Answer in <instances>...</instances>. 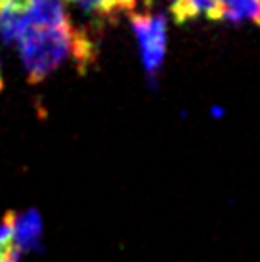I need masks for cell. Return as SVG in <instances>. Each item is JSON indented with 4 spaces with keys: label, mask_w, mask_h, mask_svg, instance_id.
I'll use <instances>...</instances> for the list:
<instances>
[{
    "label": "cell",
    "mask_w": 260,
    "mask_h": 262,
    "mask_svg": "<svg viewBox=\"0 0 260 262\" xmlns=\"http://www.w3.org/2000/svg\"><path fill=\"white\" fill-rule=\"evenodd\" d=\"M0 258H2V255H0Z\"/></svg>",
    "instance_id": "obj_14"
},
{
    "label": "cell",
    "mask_w": 260,
    "mask_h": 262,
    "mask_svg": "<svg viewBox=\"0 0 260 262\" xmlns=\"http://www.w3.org/2000/svg\"><path fill=\"white\" fill-rule=\"evenodd\" d=\"M132 33L136 38L140 61L145 75L155 79L161 73L166 59L168 33L165 14H132Z\"/></svg>",
    "instance_id": "obj_2"
},
{
    "label": "cell",
    "mask_w": 260,
    "mask_h": 262,
    "mask_svg": "<svg viewBox=\"0 0 260 262\" xmlns=\"http://www.w3.org/2000/svg\"><path fill=\"white\" fill-rule=\"evenodd\" d=\"M14 224H15V212L8 211L2 224H0V255L4 256L6 251L12 247L14 241Z\"/></svg>",
    "instance_id": "obj_9"
},
{
    "label": "cell",
    "mask_w": 260,
    "mask_h": 262,
    "mask_svg": "<svg viewBox=\"0 0 260 262\" xmlns=\"http://www.w3.org/2000/svg\"><path fill=\"white\" fill-rule=\"evenodd\" d=\"M25 15L35 29H58L69 25L61 0H25Z\"/></svg>",
    "instance_id": "obj_3"
},
{
    "label": "cell",
    "mask_w": 260,
    "mask_h": 262,
    "mask_svg": "<svg viewBox=\"0 0 260 262\" xmlns=\"http://www.w3.org/2000/svg\"><path fill=\"white\" fill-rule=\"evenodd\" d=\"M88 15H98V17H111L119 14L115 0H71Z\"/></svg>",
    "instance_id": "obj_8"
},
{
    "label": "cell",
    "mask_w": 260,
    "mask_h": 262,
    "mask_svg": "<svg viewBox=\"0 0 260 262\" xmlns=\"http://www.w3.org/2000/svg\"><path fill=\"white\" fill-rule=\"evenodd\" d=\"M17 42L31 84L42 82L67 59H73L82 69L94 56V44L90 37L84 31L75 29L71 23L58 29L27 27Z\"/></svg>",
    "instance_id": "obj_1"
},
{
    "label": "cell",
    "mask_w": 260,
    "mask_h": 262,
    "mask_svg": "<svg viewBox=\"0 0 260 262\" xmlns=\"http://www.w3.org/2000/svg\"><path fill=\"white\" fill-rule=\"evenodd\" d=\"M117 2V8H119V12H134V8L138 6V2H142V0H115ZM145 4H149L151 0H144Z\"/></svg>",
    "instance_id": "obj_10"
},
{
    "label": "cell",
    "mask_w": 260,
    "mask_h": 262,
    "mask_svg": "<svg viewBox=\"0 0 260 262\" xmlns=\"http://www.w3.org/2000/svg\"><path fill=\"white\" fill-rule=\"evenodd\" d=\"M0 262H14V260H10V258H6V256H2V258H0Z\"/></svg>",
    "instance_id": "obj_11"
},
{
    "label": "cell",
    "mask_w": 260,
    "mask_h": 262,
    "mask_svg": "<svg viewBox=\"0 0 260 262\" xmlns=\"http://www.w3.org/2000/svg\"><path fill=\"white\" fill-rule=\"evenodd\" d=\"M15 2H23V4H25V0H15Z\"/></svg>",
    "instance_id": "obj_13"
},
{
    "label": "cell",
    "mask_w": 260,
    "mask_h": 262,
    "mask_svg": "<svg viewBox=\"0 0 260 262\" xmlns=\"http://www.w3.org/2000/svg\"><path fill=\"white\" fill-rule=\"evenodd\" d=\"M172 15L176 21H188L193 17H210L218 19L216 0H172Z\"/></svg>",
    "instance_id": "obj_7"
},
{
    "label": "cell",
    "mask_w": 260,
    "mask_h": 262,
    "mask_svg": "<svg viewBox=\"0 0 260 262\" xmlns=\"http://www.w3.org/2000/svg\"><path fill=\"white\" fill-rule=\"evenodd\" d=\"M218 19L230 23H253L260 27V0H216Z\"/></svg>",
    "instance_id": "obj_6"
},
{
    "label": "cell",
    "mask_w": 260,
    "mask_h": 262,
    "mask_svg": "<svg viewBox=\"0 0 260 262\" xmlns=\"http://www.w3.org/2000/svg\"><path fill=\"white\" fill-rule=\"evenodd\" d=\"M31 27L25 15V4L15 0H0V40L12 44Z\"/></svg>",
    "instance_id": "obj_5"
},
{
    "label": "cell",
    "mask_w": 260,
    "mask_h": 262,
    "mask_svg": "<svg viewBox=\"0 0 260 262\" xmlns=\"http://www.w3.org/2000/svg\"><path fill=\"white\" fill-rule=\"evenodd\" d=\"M2 88H4V82H2V77H0V92H2Z\"/></svg>",
    "instance_id": "obj_12"
},
{
    "label": "cell",
    "mask_w": 260,
    "mask_h": 262,
    "mask_svg": "<svg viewBox=\"0 0 260 262\" xmlns=\"http://www.w3.org/2000/svg\"><path fill=\"white\" fill-rule=\"evenodd\" d=\"M40 237H42V219L36 209H31L21 216H15L14 224V245L19 253H31V251H40Z\"/></svg>",
    "instance_id": "obj_4"
}]
</instances>
